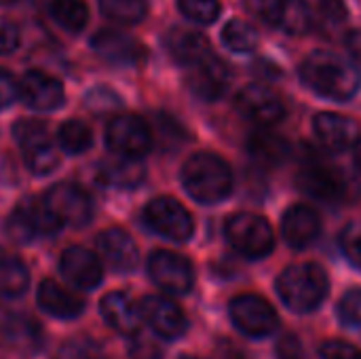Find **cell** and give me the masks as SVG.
Here are the masks:
<instances>
[{"label": "cell", "mask_w": 361, "mask_h": 359, "mask_svg": "<svg viewBox=\"0 0 361 359\" xmlns=\"http://www.w3.org/2000/svg\"><path fill=\"white\" fill-rule=\"evenodd\" d=\"M300 76L315 93L338 102L351 99L361 87V76L355 66L330 51L311 53L300 66Z\"/></svg>", "instance_id": "6da1fadb"}, {"label": "cell", "mask_w": 361, "mask_h": 359, "mask_svg": "<svg viewBox=\"0 0 361 359\" xmlns=\"http://www.w3.org/2000/svg\"><path fill=\"white\" fill-rule=\"evenodd\" d=\"M182 182L186 193L205 205L222 201L233 188L228 165L212 152L192 154L182 167Z\"/></svg>", "instance_id": "7a4b0ae2"}, {"label": "cell", "mask_w": 361, "mask_h": 359, "mask_svg": "<svg viewBox=\"0 0 361 359\" xmlns=\"http://www.w3.org/2000/svg\"><path fill=\"white\" fill-rule=\"evenodd\" d=\"M277 292L288 309L311 313L328 296V277L317 264H294L277 279Z\"/></svg>", "instance_id": "3957f363"}, {"label": "cell", "mask_w": 361, "mask_h": 359, "mask_svg": "<svg viewBox=\"0 0 361 359\" xmlns=\"http://www.w3.org/2000/svg\"><path fill=\"white\" fill-rule=\"evenodd\" d=\"M296 182L302 193L322 203L343 205L355 197V184L351 182V178L345 176L338 167H330L326 163L307 165L298 174Z\"/></svg>", "instance_id": "277c9868"}, {"label": "cell", "mask_w": 361, "mask_h": 359, "mask_svg": "<svg viewBox=\"0 0 361 359\" xmlns=\"http://www.w3.org/2000/svg\"><path fill=\"white\" fill-rule=\"evenodd\" d=\"M228 243L247 258H264L275 248L271 224L256 214H237L226 222Z\"/></svg>", "instance_id": "5b68a950"}, {"label": "cell", "mask_w": 361, "mask_h": 359, "mask_svg": "<svg viewBox=\"0 0 361 359\" xmlns=\"http://www.w3.org/2000/svg\"><path fill=\"white\" fill-rule=\"evenodd\" d=\"M61 229V222L51 214L44 199H23L6 222L8 237L19 243H30L36 237H51Z\"/></svg>", "instance_id": "8992f818"}, {"label": "cell", "mask_w": 361, "mask_h": 359, "mask_svg": "<svg viewBox=\"0 0 361 359\" xmlns=\"http://www.w3.org/2000/svg\"><path fill=\"white\" fill-rule=\"evenodd\" d=\"M13 135L19 142V146L23 150L25 165L32 174L47 176L57 167L59 159L49 142L47 127L40 121H32V118L19 121L13 127Z\"/></svg>", "instance_id": "52a82bcc"}, {"label": "cell", "mask_w": 361, "mask_h": 359, "mask_svg": "<svg viewBox=\"0 0 361 359\" xmlns=\"http://www.w3.org/2000/svg\"><path fill=\"white\" fill-rule=\"evenodd\" d=\"M144 220L157 235L178 243L188 241L195 231L192 218L186 207L169 197L152 199L144 209Z\"/></svg>", "instance_id": "ba28073f"}, {"label": "cell", "mask_w": 361, "mask_h": 359, "mask_svg": "<svg viewBox=\"0 0 361 359\" xmlns=\"http://www.w3.org/2000/svg\"><path fill=\"white\" fill-rule=\"evenodd\" d=\"M44 203L61 226H85L93 218V199L76 184H55L44 195Z\"/></svg>", "instance_id": "9c48e42d"}, {"label": "cell", "mask_w": 361, "mask_h": 359, "mask_svg": "<svg viewBox=\"0 0 361 359\" xmlns=\"http://www.w3.org/2000/svg\"><path fill=\"white\" fill-rule=\"evenodd\" d=\"M106 142L114 154L127 159H140L150 150L152 135L148 125L140 116L121 114L114 121H110L106 129Z\"/></svg>", "instance_id": "30bf717a"}, {"label": "cell", "mask_w": 361, "mask_h": 359, "mask_svg": "<svg viewBox=\"0 0 361 359\" xmlns=\"http://www.w3.org/2000/svg\"><path fill=\"white\" fill-rule=\"evenodd\" d=\"M228 311H231V320L235 322V326L252 339L269 336L277 328V313L260 296H254V294L237 296L231 300Z\"/></svg>", "instance_id": "8fae6325"}, {"label": "cell", "mask_w": 361, "mask_h": 359, "mask_svg": "<svg viewBox=\"0 0 361 359\" xmlns=\"http://www.w3.org/2000/svg\"><path fill=\"white\" fill-rule=\"evenodd\" d=\"M150 279L167 294H186L195 284L190 262L173 252H154L148 258Z\"/></svg>", "instance_id": "7c38bea8"}, {"label": "cell", "mask_w": 361, "mask_h": 359, "mask_svg": "<svg viewBox=\"0 0 361 359\" xmlns=\"http://www.w3.org/2000/svg\"><path fill=\"white\" fill-rule=\"evenodd\" d=\"M237 110L258 125H275L286 114V106L279 95L264 85L243 87L237 95Z\"/></svg>", "instance_id": "4fadbf2b"}, {"label": "cell", "mask_w": 361, "mask_h": 359, "mask_svg": "<svg viewBox=\"0 0 361 359\" xmlns=\"http://www.w3.org/2000/svg\"><path fill=\"white\" fill-rule=\"evenodd\" d=\"M228 85H231V72L220 57L209 55L203 61L190 66L188 87L199 99L216 102L226 93Z\"/></svg>", "instance_id": "5bb4252c"}, {"label": "cell", "mask_w": 361, "mask_h": 359, "mask_svg": "<svg viewBox=\"0 0 361 359\" xmlns=\"http://www.w3.org/2000/svg\"><path fill=\"white\" fill-rule=\"evenodd\" d=\"M19 97L23 99V104L27 108L49 112L63 104V87L57 78H53L40 70H30L21 78Z\"/></svg>", "instance_id": "9a60e30c"}, {"label": "cell", "mask_w": 361, "mask_h": 359, "mask_svg": "<svg viewBox=\"0 0 361 359\" xmlns=\"http://www.w3.org/2000/svg\"><path fill=\"white\" fill-rule=\"evenodd\" d=\"M140 309H142V317L148 322V326L165 341L180 339L188 328L186 317L180 311V307L167 298L148 296V298H144Z\"/></svg>", "instance_id": "2e32d148"}, {"label": "cell", "mask_w": 361, "mask_h": 359, "mask_svg": "<svg viewBox=\"0 0 361 359\" xmlns=\"http://www.w3.org/2000/svg\"><path fill=\"white\" fill-rule=\"evenodd\" d=\"M91 44L102 59L116 66H135L144 59V47L121 30H99Z\"/></svg>", "instance_id": "e0dca14e"}, {"label": "cell", "mask_w": 361, "mask_h": 359, "mask_svg": "<svg viewBox=\"0 0 361 359\" xmlns=\"http://www.w3.org/2000/svg\"><path fill=\"white\" fill-rule=\"evenodd\" d=\"M59 267H61V275L72 286H76L78 290H85V292L95 290L104 279V271H102L99 260L85 248L66 250L61 254Z\"/></svg>", "instance_id": "ac0fdd59"}, {"label": "cell", "mask_w": 361, "mask_h": 359, "mask_svg": "<svg viewBox=\"0 0 361 359\" xmlns=\"http://www.w3.org/2000/svg\"><path fill=\"white\" fill-rule=\"evenodd\" d=\"M102 315L110 328H114L121 334L133 336L142 328V309L133 303V298L125 292H112L106 294L102 305Z\"/></svg>", "instance_id": "d6986e66"}, {"label": "cell", "mask_w": 361, "mask_h": 359, "mask_svg": "<svg viewBox=\"0 0 361 359\" xmlns=\"http://www.w3.org/2000/svg\"><path fill=\"white\" fill-rule=\"evenodd\" d=\"M281 231H283L288 245H292L296 250H305L317 239V235L322 231V220H319L317 212L311 209L309 205H294L286 212Z\"/></svg>", "instance_id": "ffe728a7"}, {"label": "cell", "mask_w": 361, "mask_h": 359, "mask_svg": "<svg viewBox=\"0 0 361 359\" xmlns=\"http://www.w3.org/2000/svg\"><path fill=\"white\" fill-rule=\"evenodd\" d=\"M315 133L332 150H347L360 142L357 123L334 112H322L315 116Z\"/></svg>", "instance_id": "44dd1931"}, {"label": "cell", "mask_w": 361, "mask_h": 359, "mask_svg": "<svg viewBox=\"0 0 361 359\" xmlns=\"http://www.w3.org/2000/svg\"><path fill=\"white\" fill-rule=\"evenodd\" d=\"M97 250L104 260L118 273H129L137 264V248L121 229H108L97 237Z\"/></svg>", "instance_id": "7402d4cb"}, {"label": "cell", "mask_w": 361, "mask_h": 359, "mask_svg": "<svg viewBox=\"0 0 361 359\" xmlns=\"http://www.w3.org/2000/svg\"><path fill=\"white\" fill-rule=\"evenodd\" d=\"M165 44H167V51L169 55L182 63V66H195L199 61H203L205 57L212 55V49H209V42L207 38L197 32V30H186V28H173L167 38H165Z\"/></svg>", "instance_id": "603a6c76"}, {"label": "cell", "mask_w": 361, "mask_h": 359, "mask_svg": "<svg viewBox=\"0 0 361 359\" xmlns=\"http://www.w3.org/2000/svg\"><path fill=\"white\" fill-rule=\"evenodd\" d=\"M146 169L137 159L108 157L97 165V180L110 188H135L144 182Z\"/></svg>", "instance_id": "cb8c5ba5"}, {"label": "cell", "mask_w": 361, "mask_h": 359, "mask_svg": "<svg viewBox=\"0 0 361 359\" xmlns=\"http://www.w3.org/2000/svg\"><path fill=\"white\" fill-rule=\"evenodd\" d=\"M269 23L288 32L305 34L311 30V6L305 0H273L264 11Z\"/></svg>", "instance_id": "d4e9b609"}, {"label": "cell", "mask_w": 361, "mask_h": 359, "mask_svg": "<svg viewBox=\"0 0 361 359\" xmlns=\"http://www.w3.org/2000/svg\"><path fill=\"white\" fill-rule=\"evenodd\" d=\"M38 305L44 313L57 317V320H74L82 315L85 303L74 292L61 288L55 281H42L38 288Z\"/></svg>", "instance_id": "484cf974"}, {"label": "cell", "mask_w": 361, "mask_h": 359, "mask_svg": "<svg viewBox=\"0 0 361 359\" xmlns=\"http://www.w3.org/2000/svg\"><path fill=\"white\" fill-rule=\"evenodd\" d=\"M6 343L23 353H36L42 347V330L38 322L25 315H8L2 326Z\"/></svg>", "instance_id": "4316f807"}, {"label": "cell", "mask_w": 361, "mask_h": 359, "mask_svg": "<svg viewBox=\"0 0 361 359\" xmlns=\"http://www.w3.org/2000/svg\"><path fill=\"white\" fill-rule=\"evenodd\" d=\"M247 150L254 161H258L260 165H269V167L281 165L290 157V144L281 135L271 133V131L254 133L247 142Z\"/></svg>", "instance_id": "83f0119b"}, {"label": "cell", "mask_w": 361, "mask_h": 359, "mask_svg": "<svg viewBox=\"0 0 361 359\" xmlns=\"http://www.w3.org/2000/svg\"><path fill=\"white\" fill-rule=\"evenodd\" d=\"M30 286V275L25 264L11 256L0 252V294L6 298L21 296Z\"/></svg>", "instance_id": "f1b7e54d"}, {"label": "cell", "mask_w": 361, "mask_h": 359, "mask_svg": "<svg viewBox=\"0 0 361 359\" xmlns=\"http://www.w3.org/2000/svg\"><path fill=\"white\" fill-rule=\"evenodd\" d=\"M51 15L68 32H80L89 21V11L82 0H51Z\"/></svg>", "instance_id": "f546056e"}, {"label": "cell", "mask_w": 361, "mask_h": 359, "mask_svg": "<svg viewBox=\"0 0 361 359\" xmlns=\"http://www.w3.org/2000/svg\"><path fill=\"white\" fill-rule=\"evenodd\" d=\"M222 40L235 53H250L258 44V32L243 19H231L222 30Z\"/></svg>", "instance_id": "4dcf8cb0"}, {"label": "cell", "mask_w": 361, "mask_h": 359, "mask_svg": "<svg viewBox=\"0 0 361 359\" xmlns=\"http://www.w3.org/2000/svg\"><path fill=\"white\" fill-rule=\"evenodd\" d=\"M106 17L118 23H137L146 17L148 0H97Z\"/></svg>", "instance_id": "1f68e13d"}, {"label": "cell", "mask_w": 361, "mask_h": 359, "mask_svg": "<svg viewBox=\"0 0 361 359\" xmlns=\"http://www.w3.org/2000/svg\"><path fill=\"white\" fill-rule=\"evenodd\" d=\"M57 140H59V146L63 148V152L68 154H82L85 150L91 148V142H93V135H91V129L82 123V121H68L59 127V133H57Z\"/></svg>", "instance_id": "d6a6232c"}, {"label": "cell", "mask_w": 361, "mask_h": 359, "mask_svg": "<svg viewBox=\"0 0 361 359\" xmlns=\"http://www.w3.org/2000/svg\"><path fill=\"white\" fill-rule=\"evenodd\" d=\"M178 6L190 21L201 25L214 23L220 15L218 0H178Z\"/></svg>", "instance_id": "836d02e7"}, {"label": "cell", "mask_w": 361, "mask_h": 359, "mask_svg": "<svg viewBox=\"0 0 361 359\" xmlns=\"http://www.w3.org/2000/svg\"><path fill=\"white\" fill-rule=\"evenodd\" d=\"M87 108L93 110L95 114H106L110 110H116L121 106V99L114 91H110L108 87H97L93 91L87 93V99H85Z\"/></svg>", "instance_id": "e575fe53"}, {"label": "cell", "mask_w": 361, "mask_h": 359, "mask_svg": "<svg viewBox=\"0 0 361 359\" xmlns=\"http://www.w3.org/2000/svg\"><path fill=\"white\" fill-rule=\"evenodd\" d=\"M347 258L361 269V222H351L341 237Z\"/></svg>", "instance_id": "d590c367"}, {"label": "cell", "mask_w": 361, "mask_h": 359, "mask_svg": "<svg viewBox=\"0 0 361 359\" xmlns=\"http://www.w3.org/2000/svg\"><path fill=\"white\" fill-rule=\"evenodd\" d=\"M338 313H341V320H343L347 326L361 328V290H351V292L341 300Z\"/></svg>", "instance_id": "8d00e7d4"}, {"label": "cell", "mask_w": 361, "mask_h": 359, "mask_svg": "<svg viewBox=\"0 0 361 359\" xmlns=\"http://www.w3.org/2000/svg\"><path fill=\"white\" fill-rule=\"evenodd\" d=\"M324 359H361V351L357 347L343 343V341H328L322 347Z\"/></svg>", "instance_id": "74e56055"}, {"label": "cell", "mask_w": 361, "mask_h": 359, "mask_svg": "<svg viewBox=\"0 0 361 359\" xmlns=\"http://www.w3.org/2000/svg\"><path fill=\"white\" fill-rule=\"evenodd\" d=\"M277 359H307V353H305V347L302 343L298 341V336L294 334H286L279 339L277 343Z\"/></svg>", "instance_id": "f35d334b"}, {"label": "cell", "mask_w": 361, "mask_h": 359, "mask_svg": "<svg viewBox=\"0 0 361 359\" xmlns=\"http://www.w3.org/2000/svg\"><path fill=\"white\" fill-rule=\"evenodd\" d=\"M19 28L13 21L0 17V53H13L19 47Z\"/></svg>", "instance_id": "ab89813d"}, {"label": "cell", "mask_w": 361, "mask_h": 359, "mask_svg": "<svg viewBox=\"0 0 361 359\" xmlns=\"http://www.w3.org/2000/svg\"><path fill=\"white\" fill-rule=\"evenodd\" d=\"M17 95H19V87H17L13 74L0 68V108L11 106Z\"/></svg>", "instance_id": "60d3db41"}, {"label": "cell", "mask_w": 361, "mask_h": 359, "mask_svg": "<svg viewBox=\"0 0 361 359\" xmlns=\"http://www.w3.org/2000/svg\"><path fill=\"white\" fill-rule=\"evenodd\" d=\"M319 8H322L324 17L334 23H341L347 19V6L343 0H319Z\"/></svg>", "instance_id": "b9f144b4"}, {"label": "cell", "mask_w": 361, "mask_h": 359, "mask_svg": "<svg viewBox=\"0 0 361 359\" xmlns=\"http://www.w3.org/2000/svg\"><path fill=\"white\" fill-rule=\"evenodd\" d=\"M135 359H161V349L157 343L148 341V339H137V343L131 349Z\"/></svg>", "instance_id": "7bdbcfd3"}, {"label": "cell", "mask_w": 361, "mask_h": 359, "mask_svg": "<svg viewBox=\"0 0 361 359\" xmlns=\"http://www.w3.org/2000/svg\"><path fill=\"white\" fill-rule=\"evenodd\" d=\"M345 47L349 51V55L353 57V61L361 66V30H351L345 36Z\"/></svg>", "instance_id": "ee69618b"}, {"label": "cell", "mask_w": 361, "mask_h": 359, "mask_svg": "<svg viewBox=\"0 0 361 359\" xmlns=\"http://www.w3.org/2000/svg\"><path fill=\"white\" fill-rule=\"evenodd\" d=\"M68 359H97V351L91 345H74L68 349Z\"/></svg>", "instance_id": "f6af8a7d"}, {"label": "cell", "mask_w": 361, "mask_h": 359, "mask_svg": "<svg viewBox=\"0 0 361 359\" xmlns=\"http://www.w3.org/2000/svg\"><path fill=\"white\" fill-rule=\"evenodd\" d=\"M355 163H357V167H360L361 171V140L357 142V148H355Z\"/></svg>", "instance_id": "bcb514c9"}, {"label": "cell", "mask_w": 361, "mask_h": 359, "mask_svg": "<svg viewBox=\"0 0 361 359\" xmlns=\"http://www.w3.org/2000/svg\"><path fill=\"white\" fill-rule=\"evenodd\" d=\"M11 2H15V0H0V4H11Z\"/></svg>", "instance_id": "7dc6e473"}, {"label": "cell", "mask_w": 361, "mask_h": 359, "mask_svg": "<svg viewBox=\"0 0 361 359\" xmlns=\"http://www.w3.org/2000/svg\"><path fill=\"white\" fill-rule=\"evenodd\" d=\"M180 359H199V358H192V355H182Z\"/></svg>", "instance_id": "c3c4849f"}]
</instances>
